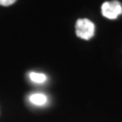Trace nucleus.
<instances>
[{
    "label": "nucleus",
    "instance_id": "nucleus-1",
    "mask_svg": "<svg viewBox=\"0 0 122 122\" xmlns=\"http://www.w3.org/2000/svg\"><path fill=\"white\" fill-rule=\"evenodd\" d=\"M76 35L79 38L83 40H90L94 36L95 25L87 18H80L75 24Z\"/></svg>",
    "mask_w": 122,
    "mask_h": 122
},
{
    "label": "nucleus",
    "instance_id": "nucleus-2",
    "mask_svg": "<svg viewBox=\"0 0 122 122\" xmlns=\"http://www.w3.org/2000/svg\"><path fill=\"white\" fill-rule=\"evenodd\" d=\"M101 14L104 17L114 20L122 14V5L117 0L104 2L101 5Z\"/></svg>",
    "mask_w": 122,
    "mask_h": 122
},
{
    "label": "nucleus",
    "instance_id": "nucleus-3",
    "mask_svg": "<svg viewBox=\"0 0 122 122\" xmlns=\"http://www.w3.org/2000/svg\"><path fill=\"white\" fill-rule=\"evenodd\" d=\"M31 103L36 106H44L47 102V97L43 93H33L29 96Z\"/></svg>",
    "mask_w": 122,
    "mask_h": 122
},
{
    "label": "nucleus",
    "instance_id": "nucleus-4",
    "mask_svg": "<svg viewBox=\"0 0 122 122\" xmlns=\"http://www.w3.org/2000/svg\"><path fill=\"white\" fill-rule=\"evenodd\" d=\"M29 78L35 83H44L46 81V76L44 73H39V72H35L31 71L29 73Z\"/></svg>",
    "mask_w": 122,
    "mask_h": 122
},
{
    "label": "nucleus",
    "instance_id": "nucleus-5",
    "mask_svg": "<svg viewBox=\"0 0 122 122\" xmlns=\"http://www.w3.org/2000/svg\"><path fill=\"white\" fill-rule=\"evenodd\" d=\"M16 0H0V5H3V6H8L13 5Z\"/></svg>",
    "mask_w": 122,
    "mask_h": 122
}]
</instances>
